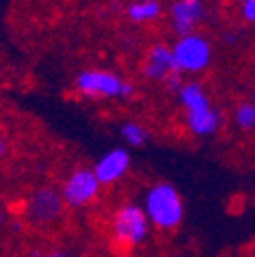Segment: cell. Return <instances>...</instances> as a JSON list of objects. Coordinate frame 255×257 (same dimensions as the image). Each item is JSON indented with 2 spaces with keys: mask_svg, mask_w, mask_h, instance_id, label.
<instances>
[{
  "mask_svg": "<svg viewBox=\"0 0 255 257\" xmlns=\"http://www.w3.org/2000/svg\"><path fill=\"white\" fill-rule=\"evenodd\" d=\"M141 208L149 224L159 231H174L184 220V200L180 192L168 182L153 184L145 192Z\"/></svg>",
  "mask_w": 255,
  "mask_h": 257,
  "instance_id": "obj_1",
  "label": "cell"
},
{
  "mask_svg": "<svg viewBox=\"0 0 255 257\" xmlns=\"http://www.w3.org/2000/svg\"><path fill=\"white\" fill-rule=\"evenodd\" d=\"M74 88L88 100H126L135 94V86L108 70H84L76 76Z\"/></svg>",
  "mask_w": 255,
  "mask_h": 257,
  "instance_id": "obj_2",
  "label": "cell"
},
{
  "mask_svg": "<svg viewBox=\"0 0 255 257\" xmlns=\"http://www.w3.org/2000/svg\"><path fill=\"white\" fill-rule=\"evenodd\" d=\"M170 49L180 76H198L212 63V43L198 31L178 35Z\"/></svg>",
  "mask_w": 255,
  "mask_h": 257,
  "instance_id": "obj_3",
  "label": "cell"
},
{
  "mask_svg": "<svg viewBox=\"0 0 255 257\" xmlns=\"http://www.w3.org/2000/svg\"><path fill=\"white\" fill-rule=\"evenodd\" d=\"M151 224L139 204H122L110 218V237L122 249H135L149 239Z\"/></svg>",
  "mask_w": 255,
  "mask_h": 257,
  "instance_id": "obj_4",
  "label": "cell"
},
{
  "mask_svg": "<svg viewBox=\"0 0 255 257\" xmlns=\"http://www.w3.org/2000/svg\"><path fill=\"white\" fill-rule=\"evenodd\" d=\"M63 210H66V204L61 200L59 190L51 186H41L33 190L25 204V216L35 227H51V224L59 222Z\"/></svg>",
  "mask_w": 255,
  "mask_h": 257,
  "instance_id": "obj_5",
  "label": "cell"
},
{
  "mask_svg": "<svg viewBox=\"0 0 255 257\" xmlns=\"http://www.w3.org/2000/svg\"><path fill=\"white\" fill-rule=\"evenodd\" d=\"M100 190H102V186L90 168H78L61 182L59 194H61V200L66 206L86 208L98 198Z\"/></svg>",
  "mask_w": 255,
  "mask_h": 257,
  "instance_id": "obj_6",
  "label": "cell"
},
{
  "mask_svg": "<svg viewBox=\"0 0 255 257\" xmlns=\"http://www.w3.org/2000/svg\"><path fill=\"white\" fill-rule=\"evenodd\" d=\"M131 168V155L124 147H114L110 151H106L104 155H100L96 159L90 170L94 172L96 180L100 182V186H110L116 184L118 180H122Z\"/></svg>",
  "mask_w": 255,
  "mask_h": 257,
  "instance_id": "obj_7",
  "label": "cell"
},
{
  "mask_svg": "<svg viewBox=\"0 0 255 257\" xmlns=\"http://www.w3.org/2000/svg\"><path fill=\"white\" fill-rule=\"evenodd\" d=\"M206 17L204 0H174L170 7V23L178 35L194 33Z\"/></svg>",
  "mask_w": 255,
  "mask_h": 257,
  "instance_id": "obj_8",
  "label": "cell"
},
{
  "mask_svg": "<svg viewBox=\"0 0 255 257\" xmlns=\"http://www.w3.org/2000/svg\"><path fill=\"white\" fill-rule=\"evenodd\" d=\"M141 72L149 82H155V84H166L172 76H178L176 63L172 57V49L164 43H155L145 53Z\"/></svg>",
  "mask_w": 255,
  "mask_h": 257,
  "instance_id": "obj_9",
  "label": "cell"
},
{
  "mask_svg": "<svg viewBox=\"0 0 255 257\" xmlns=\"http://www.w3.org/2000/svg\"><path fill=\"white\" fill-rule=\"evenodd\" d=\"M184 124L194 137L206 139V137H212V135H216L220 131L222 114L214 104H210V106H206L202 110L184 112Z\"/></svg>",
  "mask_w": 255,
  "mask_h": 257,
  "instance_id": "obj_10",
  "label": "cell"
},
{
  "mask_svg": "<svg viewBox=\"0 0 255 257\" xmlns=\"http://www.w3.org/2000/svg\"><path fill=\"white\" fill-rule=\"evenodd\" d=\"M162 15H164V7L159 0H133V3L126 7V17L137 25L155 23Z\"/></svg>",
  "mask_w": 255,
  "mask_h": 257,
  "instance_id": "obj_11",
  "label": "cell"
},
{
  "mask_svg": "<svg viewBox=\"0 0 255 257\" xmlns=\"http://www.w3.org/2000/svg\"><path fill=\"white\" fill-rule=\"evenodd\" d=\"M120 139L131 147H143L149 139V131L141 122L126 120V122L120 124Z\"/></svg>",
  "mask_w": 255,
  "mask_h": 257,
  "instance_id": "obj_12",
  "label": "cell"
},
{
  "mask_svg": "<svg viewBox=\"0 0 255 257\" xmlns=\"http://www.w3.org/2000/svg\"><path fill=\"white\" fill-rule=\"evenodd\" d=\"M233 122L239 131H253L255 126V104L251 100H243L233 110Z\"/></svg>",
  "mask_w": 255,
  "mask_h": 257,
  "instance_id": "obj_13",
  "label": "cell"
},
{
  "mask_svg": "<svg viewBox=\"0 0 255 257\" xmlns=\"http://www.w3.org/2000/svg\"><path fill=\"white\" fill-rule=\"evenodd\" d=\"M239 15L245 23H253L255 21V0L249 3H239Z\"/></svg>",
  "mask_w": 255,
  "mask_h": 257,
  "instance_id": "obj_14",
  "label": "cell"
},
{
  "mask_svg": "<svg viewBox=\"0 0 255 257\" xmlns=\"http://www.w3.org/2000/svg\"><path fill=\"white\" fill-rule=\"evenodd\" d=\"M45 257H72V255L66 253V251H51V253H47Z\"/></svg>",
  "mask_w": 255,
  "mask_h": 257,
  "instance_id": "obj_15",
  "label": "cell"
},
{
  "mask_svg": "<svg viewBox=\"0 0 255 257\" xmlns=\"http://www.w3.org/2000/svg\"><path fill=\"white\" fill-rule=\"evenodd\" d=\"M5 151H7V145H5L3 137H0V159H3V157H5Z\"/></svg>",
  "mask_w": 255,
  "mask_h": 257,
  "instance_id": "obj_16",
  "label": "cell"
},
{
  "mask_svg": "<svg viewBox=\"0 0 255 257\" xmlns=\"http://www.w3.org/2000/svg\"><path fill=\"white\" fill-rule=\"evenodd\" d=\"M5 220H7V216H5V212H0V227L5 224Z\"/></svg>",
  "mask_w": 255,
  "mask_h": 257,
  "instance_id": "obj_17",
  "label": "cell"
},
{
  "mask_svg": "<svg viewBox=\"0 0 255 257\" xmlns=\"http://www.w3.org/2000/svg\"><path fill=\"white\" fill-rule=\"evenodd\" d=\"M31 257H41V253L39 251H33V253H31Z\"/></svg>",
  "mask_w": 255,
  "mask_h": 257,
  "instance_id": "obj_18",
  "label": "cell"
},
{
  "mask_svg": "<svg viewBox=\"0 0 255 257\" xmlns=\"http://www.w3.org/2000/svg\"><path fill=\"white\" fill-rule=\"evenodd\" d=\"M239 3H249V0H239Z\"/></svg>",
  "mask_w": 255,
  "mask_h": 257,
  "instance_id": "obj_19",
  "label": "cell"
}]
</instances>
